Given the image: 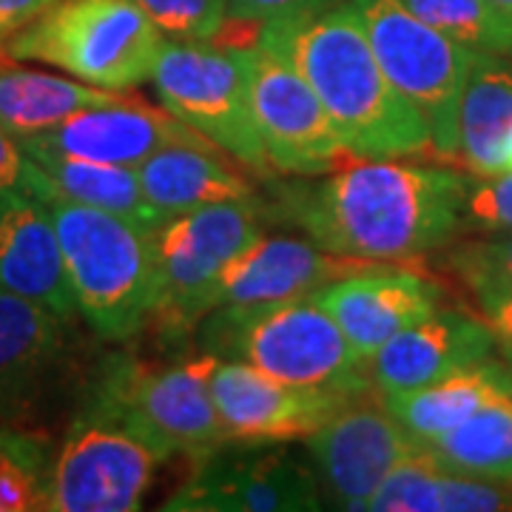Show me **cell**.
<instances>
[{
	"mask_svg": "<svg viewBox=\"0 0 512 512\" xmlns=\"http://www.w3.org/2000/svg\"><path fill=\"white\" fill-rule=\"evenodd\" d=\"M467 185L444 165L353 157L293 197V220L330 254L407 265L456 237Z\"/></svg>",
	"mask_w": 512,
	"mask_h": 512,
	"instance_id": "1",
	"label": "cell"
},
{
	"mask_svg": "<svg viewBox=\"0 0 512 512\" xmlns=\"http://www.w3.org/2000/svg\"><path fill=\"white\" fill-rule=\"evenodd\" d=\"M262 40L305 74L353 157H439L427 120L387 80L350 0L311 18L265 23Z\"/></svg>",
	"mask_w": 512,
	"mask_h": 512,
	"instance_id": "2",
	"label": "cell"
},
{
	"mask_svg": "<svg viewBox=\"0 0 512 512\" xmlns=\"http://www.w3.org/2000/svg\"><path fill=\"white\" fill-rule=\"evenodd\" d=\"M200 342L220 359L245 362L296 387L345 399L376 393L365 362L313 296L214 308L202 316Z\"/></svg>",
	"mask_w": 512,
	"mask_h": 512,
	"instance_id": "3",
	"label": "cell"
},
{
	"mask_svg": "<svg viewBox=\"0 0 512 512\" xmlns=\"http://www.w3.org/2000/svg\"><path fill=\"white\" fill-rule=\"evenodd\" d=\"M46 205L60 237L77 313L109 342L137 336L157 308L154 231L60 197Z\"/></svg>",
	"mask_w": 512,
	"mask_h": 512,
	"instance_id": "4",
	"label": "cell"
},
{
	"mask_svg": "<svg viewBox=\"0 0 512 512\" xmlns=\"http://www.w3.org/2000/svg\"><path fill=\"white\" fill-rule=\"evenodd\" d=\"M163 40L134 0H57L6 40V55L126 92L151 80Z\"/></svg>",
	"mask_w": 512,
	"mask_h": 512,
	"instance_id": "5",
	"label": "cell"
},
{
	"mask_svg": "<svg viewBox=\"0 0 512 512\" xmlns=\"http://www.w3.org/2000/svg\"><path fill=\"white\" fill-rule=\"evenodd\" d=\"M217 362L220 356L208 350L168 367L120 353L103 362L89 396L117 413L163 458L183 453L197 461L228 444L211 396Z\"/></svg>",
	"mask_w": 512,
	"mask_h": 512,
	"instance_id": "6",
	"label": "cell"
},
{
	"mask_svg": "<svg viewBox=\"0 0 512 512\" xmlns=\"http://www.w3.org/2000/svg\"><path fill=\"white\" fill-rule=\"evenodd\" d=\"M382 72L427 120L441 160L458 157V106L476 49L441 35L402 0H350Z\"/></svg>",
	"mask_w": 512,
	"mask_h": 512,
	"instance_id": "7",
	"label": "cell"
},
{
	"mask_svg": "<svg viewBox=\"0 0 512 512\" xmlns=\"http://www.w3.org/2000/svg\"><path fill=\"white\" fill-rule=\"evenodd\" d=\"M163 109L259 177L271 174L256 131L248 77L237 49L211 40H163L151 74Z\"/></svg>",
	"mask_w": 512,
	"mask_h": 512,
	"instance_id": "8",
	"label": "cell"
},
{
	"mask_svg": "<svg viewBox=\"0 0 512 512\" xmlns=\"http://www.w3.org/2000/svg\"><path fill=\"white\" fill-rule=\"evenodd\" d=\"M160 461L148 441L86 393L52 464L46 510H140Z\"/></svg>",
	"mask_w": 512,
	"mask_h": 512,
	"instance_id": "9",
	"label": "cell"
},
{
	"mask_svg": "<svg viewBox=\"0 0 512 512\" xmlns=\"http://www.w3.org/2000/svg\"><path fill=\"white\" fill-rule=\"evenodd\" d=\"M262 231V202H217L165 220L154 231L157 308L151 319L185 333L211 311V291L228 259Z\"/></svg>",
	"mask_w": 512,
	"mask_h": 512,
	"instance_id": "10",
	"label": "cell"
},
{
	"mask_svg": "<svg viewBox=\"0 0 512 512\" xmlns=\"http://www.w3.org/2000/svg\"><path fill=\"white\" fill-rule=\"evenodd\" d=\"M237 52L271 168L291 177H322L353 160L322 100L288 57L262 37L256 46Z\"/></svg>",
	"mask_w": 512,
	"mask_h": 512,
	"instance_id": "11",
	"label": "cell"
},
{
	"mask_svg": "<svg viewBox=\"0 0 512 512\" xmlns=\"http://www.w3.org/2000/svg\"><path fill=\"white\" fill-rule=\"evenodd\" d=\"M325 498L308 458L282 444L228 441L194 461L183 490L163 510L183 512H308Z\"/></svg>",
	"mask_w": 512,
	"mask_h": 512,
	"instance_id": "12",
	"label": "cell"
},
{
	"mask_svg": "<svg viewBox=\"0 0 512 512\" xmlns=\"http://www.w3.org/2000/svg\"><path fill=\"white\" fill-rule=\"evenodd\" d=\"M419 447L384 402L367 396L350 399L305 439L322 498L336 510H367L384 476Z\"/></svg>",
	"mask_w": 512,
	"mask_h": 512,
	"instance_id": "13",
	"label": "cell"
},
{
	"mask_svg": "<svg viewBox=\"0 0 512 512\" xmlns=\"http://www.w3.org/2000/svg\"><path fill=\"white\" fill-rule=\"evenodd\" d=\"M211 396L228 441L288 444L313 436L350 399L279 382L234 359H220L211 373Z\"/></svg>",
	"mask_w": 512,
	"mask_h": 512,
	"instance_id": "14",
	"label": "cell"
},
{
	"mask_svg": "<svg viewBox=\"0 0 512 512\" xmlns=\"http://www.w3.org/2000/svg\"><path fill=\"white\" fill-rule=\"evenodd\" d=\"M18 143L74 160L137 168L168 146H208L211 140L185 126L168 109H154L143 97L131 94L123 103L77 111L49 131L23 137Z\"/></svg>",
	"mask_w": 512,
	"mask_h": 512,
	"instance_id": "15",
	"label": "cell"
},
{
	"mask_svg": "<svg viewBox=\"0 0 512 512\" xmlns=\"http://www.w3.org/2000/svg\"><path fill=\"white\" fill-rule=\"evenodd\" d=\"M441 285L399 262H384L362 274L345 276L313 293L367 362L402 330L441 308Z\"/></svg>",
	"mask_w": 512,
	"mask_h": 512,
	"instance_id": "16",
	"label": "cell"
},
{
	"mask_svg": "<svg viewBox=\"0 0 512 512\" xmlns=\"http://www.w3.org/2000/svg\"><path fill=\"white\" fill-rule=\"evenodd\" d=\"M384 262L350 259L325 251L311 237H259L245 245L228 265L211 291V311L222 305H259L313 296L325 285L362 274ZM208 311V313H211Z\"/></svg>",
	"mask_w": 512,
	"mask_h": 512,
	"instance_id": "17",
	"label": "cell"
},
{
	"mask_svg": "<svg viewBox=\"0 0 512 512\" xmlns=\"http://www.w3.org/2000/svg\"><path fill=\"white\" fill-rule=\"evenodd\" d=\"M495 339L478 313L439 308L402 330L365 362L367 379L379 396L433 384L461 367L490 359Z\"/></svg>",
	"mask_w": 512,
	"mask_h": 512,
	"instance_id": "18",
	"label": "cell"
},
{
	"mask_svg": "<svg viewBox=\"0 0 512 512\" xmlns=\"http://www.w3.org/2000/svg\"><path fill=\"white\" fill-rule=\"evenodd\" d=\"M0 288L66 319L77 313L52 211L23 191H0Z\"/></svg>",
	"mask_w": 512,
	"mask_h": 512,
	"instance_id": "19",
	"label": "cell"
},
{
	"mask_svg": "<svg viewBox=\"0 0 512 512\" xmlns=\"http://www.w3.org/2000/svg\"><path fill=\"white\" fill-rule=\"evenodd\" d=\"M66 316L0 288V419L18 413L66 353Z\"/></svg>",
	"mask_w": 512,
	"mask_h": 512,
	"instance_id": "20",
	"label": "cell"
},
{
	"mask_svg": "<svg viewBox=\"0 0 512 512\" xmlns=\"http://www.w3.org/2000/svg\"><path fill=\"white\" fill-rule=\"evenodd\" d=\"M217 146H168L137 165L148 202L163 220L217 202L256 200L251 177L222 163Z\"/></svg>",
	"mask_w": 512,
	"mask_h": 512,
	"instance_id": "21",
	"label": "cell"
},
{
	"mask_svg": "<svg viewBox=\"0 0 512 512\" xmlns=\"http://www.w3.org/2000/svg\"><path fill=\"white\" fill-rule=\"evenodd\" d=\"M507 393H512V365L504 367L484 359L478 365L461 367L439 382L404 393H387L382 402L413 439L430 447L453 433L484 404Z\"/></svg>",
	"mask_w": 512,
	"mask_h": 512,
	"instance_id": "22",
	"label": "cell"
},
{
	"mask_svg": "<svg viewBox=\"0 0 512 512\" xmlns=\"http://www.w3.org/2000/svg\"><path fill=\"white\" fill-rule=\"evenodd\" d=\"M512 146V69L501 55L478 52L458 106V157L473 177L507 171Z\"/></svg>",
	"mask_w": 512,
	"mask_h": 512,
	"instance_id": "23",
	"label": "cell"
},
{
	"mask_svg": "<svg viewBox=\"0 0 512 512\" xmlns=\"http://www.w3.org/2000/svg\"><path fill=\"white\" fill-rule=\"evenodd\" d=\"M128 97V92L97 89L55 74L0 66V128L18 140L49 131L77 111L123 103Z\"/></svg>",
	"mask_w": 512,
	"mask_h": 512,
	"instance_id": "24",
	"label": "cell"
},
{
	"mask_svg": "<svg viewBox=\"0 0 512 512\" xmlns=\"http://www.w3.org/2000/svg\"><path fill=\"white\" fill-rule=\"evenodd\" d=\"M23 151L46 171L55 188V197L60 200L80 202L114 217H123L146 231H157L165 222L160 211L148 202L137 168L74 160L43 148H23Z\"/></svg>",
	"mask_w": 512,
	"mask_h": 512,
	"instance_id": "25",
	"label": "cell"
},
{
	"mask_svg": "<svg viewBox=\"0 0 512 512\" xmlns=\"http://www.w3.org/2000/svg\"><path fill=\"white\" fill-rule=\"evenodd\" d=\"M447 470L512 481V393L487 402L453 433L430 444Z\"/></svg>",
	"mask_w": 512,
	"mask_h": 512,
	"instance_id": "26",
	"label": "cell"
},
{
	"mask_svg": "<svg viewBox=\"0 0 512 512\" xmlns=\"http://www.w3.org/2000/svg\"><path fill=\"white\" fill-rule=\"evenodd\" d=\"M52 464L49 444L35 433L0 427V512L46 510Z\"/></svg>",
	"mask_w": 512,
	"mask_h": 512,
	"instance_id": "27",
	"label": "cell"
},
{
	"mask_svg": "<svg viewBox=\"0 0 512 512\" xmlns=\"http://www.w3.org/2000/svg\"><path fill=\"white\" fill-rule=\"evenodd\" d=\"M402 3L427 26L439 29L441 35L453 37L476 52L512 55V29L495 18L493 9L484 0H402Z\"/></svg>",
	"mask_w": 512,
	"mask_h": 512,
	"instance_id": "28",
	"label": "cell"
},
{
	"mask_svg": "<svg viewBox=\"0 0 512 512\" xmlns=\"http://www.w3.org/2000/svg\"><path fill=\"white\" fill-rule=\"evenodd\" d=\"M444 464L419 447L416 453L402 458L379 484L367 510L373 512H439V481Z\"/></svg>",
	"mask_w": 512,
	"mask_h": 512,
	"instance_id": "29",
	"label": "cell"
},
{
	"mask_svg": "<svg viewBox=\"0 0 512 512\" xmlns=\"http://www.w3.org/2000/svg\"><path fill=\"white\" fill-rule=\"evenodd\" d=\"M168 40H211L228 18V0H134Z\"/></svg>",
	"mask_w": 512,
	"mask_h": 512,
	"instance_id": "30",
	"label": "cell"
},
{
	"mask_svg": "<svg viewBox=\"0 0 512 512\" xmlns=\"http://www.w3.org/2000/svg\"><path fill=\"white\" fill-rule=\"evenodd\" d=\"M473 234L512 231V171L493 177H473L461 202V228Z\"/></svg>",
	"mask_w": 512,
	"mask_h": 512,
	"instance_id": "31",
	"label": "cell"
},
{
	"mask_svg": "<svg viewBox=\"0 0 512 512\" xmlns=\"http://www.w3.org/2000/svg\"><path fill=\"white\" fill-rule=\"evenodd\" d=\"M447 268L464 285L478 279H512V231L453 245L447 251Z\"/></svg>",
	"mask_w": 512,
	"mask_h": 512,
	"instance_id": "32",
	"label": "cell"
},
{
	"mask_svg": "<svg viewBox=\"0 0 512 512\" xmlns=\"http://www.w3.org/2000/svg\"><path fill=\"white\" fill-rule=\"evenodd\" d=\"M0 191H23L37 200H55L52 180L46 171L20 148L18 137L0 128Z\"/></svg>",
	"mask_w": 512,
	"mask_h": 512,
	"instance_id": "33",
	"label": "cell"
},
{
	"mask_svg": "<svg viewBox=\"0 0 512 512\" xmlns=\"http://www.w3.org/2000/svg\"><path fill=\"white\" fill-rule=\"evenodd\" d=\"M476 299L478 316L490 328L495 348L512 365V279H478L467 285Z\"/></svg>",
	"mask_w": 512,
	"mask_h": 512,
	"instance_id": "34",
	"label": "cell"
},
{
	"mask_svg": "<svg viewBox=\"0 0 512 512\" xmlns=\"http://www.w3.org/2000/svg\"><path fill=\"white\" fill-rule=\"evenodd\" d=\"M345 0H228V18L256 23H285L328 12Z\"/></svg>",
	"mask_w": 512,
	"mask_h": 512,
	"instance_id": "35",
	"label": "cell"
},
{
	"mask_svg": "<svg viewBox=\"0 0 512 512\" xmlns=\"http://www.w3.org/2000/svg\"><path fill=\"white\" fill-rule=\"evenodd\" d=\"M55 3L57 0H0V29H6L12 35L26 23L40 18Z\"/></svg>",
	"mask_w": 512,
	"mask_h": 512,
	"instance_id": "36",
	"label": "cell"
},
{
	"mask_svg": "<svg viewBox=\"0 0 512 512\" xmlns=\"http://www.w3.org/2000/svg\"><path fill=\"white\" fill-rule=\"evenodd\" d=\"M484 3L493 9L495 18L501 20L507 29H512V0H484Z\"/></svg>",
	"mask_w": 512,
	"mask_h": 512,
	"instance_id": "37",
	"label": "cell"
},
{
	"mask_svg": "<svg viewBox=\"0 0 512 512\" xmlns=\"http://www.w3.org/2000/svg\"><path fill=\"white\" fill-rule=\"evenodd\" d=\"M6 40H9V32L0 29V66H3V63H12V57L6 55Z\"/></svg>",
	"mask_w": 512,
	"mask_h": 512,
	"instance_id": "38",
	"label": "cell"
},
{
	"mask_svg": "<svg viewBox=\"0 0 512 512\" xmlns=\"http://www.w3.org/2000/svg\"><path fill=\"white\" fill-rule=\"evenodd\" d=\"M507 171H512V146H510V154H507Z\"/></svg>",
	"mask_w": 512,
	"mask_h": 512,
	"instance_id": "39",
	"label": "cell"
}]
</instances>
